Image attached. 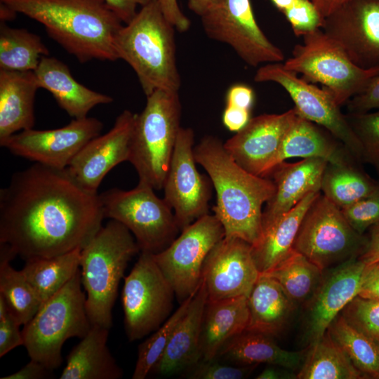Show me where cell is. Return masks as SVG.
I'll return each instance as SVG.
<instances>
[{"instance_id": "cell-1", "label": "cell", "mask_w": 379, "mask_h": 379, "mask_svg": "<svg viewBox=\"0 0 379 379\" xmlns=\"http://www.w3.org/2000/svg\"><path fill=\"white\" fill-rule=\"evenodd\" d=\"M105 218L100 194L67 171L34 163L0 190V244L25 260L84 248Z\"/></svg>"}, {"instance_id": "cell-2", "label": "cell", "mask_w": 379, "mask_h": 379, "mask_svg": "<svg viewBox=\"0 0 379 379\" xmlns=\"http://www.w3.org/2000/svg\"><path fill=\"white\" fill-rule=\"evenodd\" d=\"M41 23L81 63L116 61V36L123 22L105 0H0Z\"/></svg>"}, {"instance_id": "cell-3", "label": "cell", "mask_w": 379, "mask_h": 379, "mask_svg": "<svg viewBox=\"0 0 379 379\" xmlns=\"http://www.w3.org/2000/svg\"><path fill=\"white\" fill-rule=\"evenodd\" d=\"M194 155L215 190L213 211L224 227L225 237L255 244L262 234V206L274 192L273 181L239 166L213 135L204 136L194 147Z\"/></svg>"}, {"instance_id": "cell-4", "label": "cell", "mask_w": 379, "mask_h": 379, "mask_svg": "<svg viewBox=\"0 0 379 379\" xmlns=\"http://www.w3.org/2000/svg\"><path fill=\"white\" fill-rule=\"evenodd\" d=\"M175 30L153 0L140 7L116 36L118 58L133 69L146 97L157 90L180 88Z\"/></svg>"}, {"instance_id": "cell-5", "label": "cell", "mask_w": 379, "mask_h": 379, "mask_svg": "<svg viewBox=\"0 0 379 379\" xmlns=\"http://www.w3.org/2000/svg\"><path fill=\"white\" fill-rule=\"evenodd\" d=\"M140 251L131 232L110 220L81 249L80 270L86 309L92 325L110 328L121 279L131 258Z\"/></svg>"}, {"instance_id": "cell-6", "label": "cell", "mask_w": 379, "mask_h": 379, "mask_svg": "<svg viewBox=\"0 0 379 379\" xmlns=\"http://www.w3.org/2000/svg\"><path fill=\"white\" fill-rule=\"evenodd\" d=\"M182 106L178 91L157 90L147 96L135 123L128 161L139 182L154 190L164 187L180 128Z\"/></svg>"}, {"instance_id": "cell-7", "label": "cell", "mask_w": 379, "mask_h": 379, "mask_svg": "<svg viewBox=\"0 0 379 379\" xmlns=\"http://www.w3.org/2000/svg\"><path fill=\"white\" fill-rule=\"evenodd\" d=\"M80 268L55 294L41 304L22 331L31 359L53 371L62 363V348L71 338H83L92 324L81 290Z\"/></svg>"}, {"instance_id": "cell-8", "label": "cell", "mask_w": 379, "mask_h": 379, "mask_svg": "<svg viewBox=\"0 0 379 379\" xmlns=\"http://www.w3.org/2000/svg\"><path fill=\"white\" fill-rule=\"evenodd\" d=\"M295 45L284 67L309 83H319L340 107L364 91L379 75V68L365 69L355 65L343 48L321 29L302 36Z\"/></svg>"}, {"instance_id": "cell-9", "label": "cell", "mask_w": 379, "mask_h": 379, "mask_svg": "<svg viewBox=\"0 0 379 379\" xmlns=\"http://www.w3.org/2000/svg\"><path fill=\"white\" fill-rule=\"evenodd\" d=\"M149 185L139 182L131 190L113 188L100 194L105 218L123 224L141 252L157 254L180 232L173 209Z\"/></svg>"}, {"instance_id": "cell-10", "label": "cell", "mask_w": 379, "mask_h": 379, "mask_svg": "<svg viewBox=\"0 0 379 379\" xmlns=\"http://www.w3.org/2000/svg\"><path fill=\"white\" fill-rule=\"evenodd\" d=\"M366 243L340 208L320 194L307 211L293 248L324 271L357 257Z\"/></svg>"}, {"instance_id": "cell-11", "label": "cell", "mask_w": 379, "mask_h": 379, "mask_svg": "<svg viewBox=\"0 0 379 379\" xmlns=\"http://www.w3.org/2000/svg\"><path fill=\"white\" fill-rule=\"evenodd\" d=\"M200 18L207 36L230 46L248 66L284 60L282 50L258 25L251 0H211Z\"/></svg>"}, {"instance_id": "cell-12", "label": "cell", "mask_w": 379, "mask_h": 379, "mask_svg": "<svg viewBox=\"0 0 379 379\" xmlns=\"http://www.w3.org/2000/svg\"><path fill=\"white\" fill-rule=\"evenodd\" d=\"M175 296L152 254L141 252L124 278L121 293L129 341L142 339L159 328L171 315Z\"/></svg>"}, {"instance_id": "cell-13", "label": "cell", "mask_w": 379, "mask_h": 379, "mask_svg": "<svg viewBox=\"0 0 379 379\" xmlns=\"http://www.w3.org/2000/svg\"><path fill=\"white\" fill-rule=\"evenodd\" d=\"M225 235L222 223L208 213L182 230L164 251L152 254L180 304L198 290L204 260Z\"/></svg>"}, {"instance_id": "cell-14", "label": "cell", "mask_w": 379, "mask_h": 379, "mask_svg": "<svg viewBox=\"0 0 379 379\" xmlns=\"http://www.w3.org/2000/svg\"><path fill=\"white\" fill-rule=\"evenodd\" d=\"M255 82H274L282 86L295 104L298 114L331 133L357 161H363L361 145L332 95L323 87L309 83L286 69L281 62L260 66Z\"/></svg>"}, {"instance_id": "cell-15", "label": "cell", "mask_w": 379, "mask_h": 379, "mask_svg": "<svg viewBox=\"0 0 379 379\" xmlns=\"http://www.w3.org/2000/svg\"><path fill=\"white\" fill-rule=\"evenodd\" d=\"M194 132L180 127L164 182V199L173 209L178 226L183 230L208 214L211 180L196 167Z\"/></svg>"}, {"instance_id": "cell-16", "label": "cell", "mask_w": 379, "mask_h": 379, "mask_svg": "<svg viewBox=\"0 0 379 379\" xmlns=\"http://www.w3.org/2000/svg\"><path fill=\"white\" fill-rule=\"evenodd\" d=\"M102 127V123L93 117L74 119L55 129L20 131L0 142V145L35 163L65 169L88 142L100 135Z\"/></svg>"}, {"instance_id": "cell-17", "label": "cell", "mask_w": 379, "mask_h": 379, "mask_svg": "<svg viewBox=\"0 0 379 379\" xmlns=\"http://www.w3.org/2000/svg\"><path fill=\"white\" fill-rule=\"evenodd\" d=\"M321 29L355 65L379 68V0H350L324 18Z\"/></svg>"}, {"instance_id": "cell-18", "label": "cell", "mask_w": 379, "mask_h": 379, "mask_svg": "<svg viewBox=\"0 0 379 379\" xmlns=\"http://www.w3.org/2000/svg\"><path fill=\"white\" fill-rule=\"evenodd\" d=\"M260 274L251 245L239 238L225 237L211 250L202 267L207 300L248 297Z\"/></svg>"}, {"instance_id": "cell-19", "label": "cell", "mask_w": 379, "mask_h": 379, "mask_svg": "<svg viewBox=\"0 0 379 379\" xmlns=\"http://www.w3.org/2000/svg\"><path fill=\"white\" fill-rule=\"evenodd\" d=\"M298 113L293 107L281 114L251 117L224 147L234 161L249 173L267 177L274 168L283 139Z\"/></svg>"}, {"instance_id": "cell-20", "label": "cell", "mask_w": 379, "mask_h": 379, "mask_svg": "<svg viewBox=\"0 0 379 379\" xmlns=\"http://www.w3.org/2000/svg\"><path fill=\"white\" fill-rule=\"evenodd\" d=\"M137 115L128 109L124 110L108 132L91 140L73 158L66 168L81 186L97 192L110 170L128 161Z\"/></svg>"}, {"instance_id": "cell-21", "label": "cell", "mask_w": 379, "mask_h": 379, "mask_svg": "<svg viewBox=\"0 0 379 379\" xmlns=\"http://www.w3.org/2000/svg\"><path fill=\"white\" fill-rule=\"evenodd\" d=\"M364 267L365 264L354 257L324 274L306 302V337L310 346L322 338L333 320L359 295Z\"/></svg>"}, {"instance_id": "cell-22", "label": "cell", "mask_w": 379, "mask_h": 379, "mask_svg": "<svg viewBox=\"0 0 379 379\" xmlns=\"http://www.w3.org/2000/svg\"><path fill=\"white\" fill-rule=\"evenodd\" d=\"M328 164L323 159L312 157L295 163L283 161L272 169L267 176H272L275 190L262 211V232L308 194L321 192Z\"/></svg>"}, {"instance_id": "cell-23", "label": "cell", "mask_w": 379, "mask_h": 379, "mask_svg": "<svg viewBox=\"0 0 379 379\" xmlns=\"http://www.w3.org/2000/svg\"><path fill=\"white\" fill-rule=\"evenodd\" d=\"M207 300L206 288L201 280L162 357L152 371L171 376L187 371L202 359L201 335Z\"/></svg>"}, {"instance_id": "cell-24", "label": "cell", "mask_w": 379, "mask_h": 379, "mask_svg": "<svg viewBox=\"0 0 379 379\" xmlns=\"http://www.w3.org/2000/svg\"><path fill=\"white\" fill-rule=\"evenodd\" d=\"M34 73L40 88L48 91L58 105L74 119H84L95 106L111 103L113 98L79 83L60 60L42 56Z\"/></svg>"}, {"instance_id": "cell-25", "label": "cell", "mask_w": 379, "mask_h": 379, "mask_svg": "<svg viewBox=\"0 0 379 379\" xmlns=\"http://www.w3.org/2000/svg\"><path fill=\"white\" fill-rule=\"evenodd\" d=\"M39 88L34 71L0 69V142L33 128L34 103Z\"/></svg>"}, {"instance_id": "cell-26", "label": "cell", "mask_w": 379, "mask_h": 379, "mask_svg": "<svg viewBox=\"0 0 379 379\" xmlns=\"http://www.w3.org/2000/svg\"><path fill=\"white\" fill-rule=\"evenodd\" d=\"M294 157L321 158L335 164L354 163L356 160L326 129L298 114L283 139L274 167Z\"/></svg>"}, {"instance_id": "cell-27", "label": "cell", "mask_w": 379, "mask_h": 379, "mask_svg": "<svg viewBox=\"0 0 379 379\" xmlns=\"http://www.w3.org/2000/svg\"><path fill=\"white\" fill-rule=\"evenodd\" d=\"M248 322V297L207 300L201 335L202 360L217 359L222 347L244 332Z\"/></svg>"}, {"instance_id": "cell-28", "label": "cell", "mask_w": 379, "mask_h": 379, "mask_svg": "<svg viewBox=\"0 0 379 379\" xmlns=\"http://www.w3.org/2000/svg\"><path fill=\"white\" fill-rule=\"evenodd\" d=\"M109 328L92 325L67 357L60 379H119L123 371L107 345Z\"/></svg>"}, {"instance_id": "cell-29", "label": "cell", "mask_w": 379, "mask_h": 379, "mask_svg": "<svg viewBox=\"0 0 379 379\" xmlns=\"http://www.w3.org/2000/svg\"><path fill=\"white\" fill-rule=\"evenodd\" d=\"M248 305L249 322L246 331L270 336L284 329L296 308L279 284L261 273L248 297Z\"/></svg>"}, {"instance_id": "cell-30", "label": "cell", "mask_w": 379, "mask_h": 379, "mask_svg": "<svg viewBox=\"0 0 379 379\" xmlns=\"http://www.w3.org/2000/svg\"><path fill=\"white\" fill-rule=\"evenodd\" d=\"M320 192L305 196L298 204L263 231L260 240L251 246V253L260 273L272 270L293 251V244L302 220Z\"/></svg>"}, {"instance_id": "cell-31", "label": "cell", "mask_w": 379, "mask_h": 379, "mask_svg": "<svg viewBox=\"0 0 379 379\" xmlns=\"http://www.w3.org/2000/svg\"><path fill=\"white\" fill-rule=\"evenodd\" d=\"M306 355L305 350L282 349L270 335L245 331L230 340L218 357L244 365L263 363L295 371L301 368Z\"/></svg>"}, {"instance_id": "cell-32", "label": "cell", "mask_w": 379, "mask_h": 379, "mask_svg": "<svg viewBox=\"0 0 379 379\" xmlns=\"http://www.w3.org/2000/svg\"><path fill=\"white\" fill-rule=\"evenodd\" d=\"M81 248L51 258L26 260L22 271L41 304L59 291L80 267Z\"/></svg>"}, {"instance_id": "cell-33", "label": "cell", "mask_w": 379, "mask_h": 379, "mask_svg": "<svg viewBox=\"0 0 379 379\" xmlns=\"http://www.w3.org/2000/svg\"><path fill=\"white\" fill-rule=\"evenodd\" d=\"M15 255L8 245L0 244V296L19 324L25 326L36 314L41 302L22 270L11 266L10 261Z\"/></svg>"}, {"instance_id": "cell-34", "label": "cell", "mask_w": 379, "mask_h": 379, "mask_svg": "<svg viewBox=\"0 0 379 379\" xmlns=\"http://www.w3.org/2000/svg\"><path fill=\"white\" fill-rule=\"evenodd\" d=\"M296 375L298 379H361L365 376L354 366L328 332L310 346Z\"/></svg>"}, {"instance_id": "cell-35", "label": "cell", "mask_w": 379, "mask_h": 379, "mask_svg": "<svg viewBox=\"0 0 379 379\" xmlns=\"http://www.w3.org/2000/svg\"><path fill=\"white\" fill-rule=\"evenodd\" d=\"M378 189L379 182L354 163H328L321 186L324 195L340 209L371 195Z\"/></svg>"}, {"instance_id": "cell-36", "label": "cell", "mask_w": 379, "mask_h": 379, "mask_svg": "<svg viewBox=\"0 0 379 379\" xmlns=\"http://www.w3.org/2000/svg\"><path fill=\"white\" fill-rule=\"evenodd\" d=\"M48 55L39 35L0 22V69L34 71L41 57Z\"/></svg>"}, {"instance_id": "cell-37", "label": "cell", "mask_w": 379, "mask_h": 379, "mask_svg": "<svg viewBox=\"0 0 379 379\" xmlns=\"http://www.w3.org/2000/svg\"><path fill=\"white\" fill-rule=\"evenodd\" d=\"M261 274L276 280L295 304L306 303L324 276L322 270L294 249L276 267Z\"/></svg>"}, {"instance_id": "cell-38", "label": "cell", "mask_w": 379, "mask_h": 379, "mask_svg": "<svg viewBox=\"0 0 379 379\" xmlns=\"http://www.w3.org/2000/svg\"><path fill=\"white\" fill-rule=\"evenodd\" d=\"M327 331L365 378H379V348L373 339L351 325L340 313Z\"/></svg>"}, {"instance_id": "cell-39", "label": "cell", "mask_w": 379, "mask_h": 379, "mask_svg": "<svg viewBox=\"0 0 379 379\" xmlns=\"http://www.w3.org/2000/svg\"><path fill=\"white\" fill-rule=\"evenodd\" d=\"M194 295L180 304L179 307L167 320L138 346L137 361L132 375L133 379H145L158 363Z\"/></svg>"}, {"instance_id": "cell-40", "label": "cell", "mask_w": 379, "mask_h": 379, "mask_svg": "<svg viewBox=\"0 0 379 379\" xmlns=\"http://www.w3.org/2000/svg\"><path fill=\"white\" fill-rule=\"evenodd\" d=\"M345 117L361 145L363 161L379 172V110L348 113Z\"/></svg>"}, {"instance_id": "cell-41", "label": "cell", "mask_w": 379, "mask_h": 379, "mask_svg": "<svg viewBox=\"0 0 379 379\" xmlns=\"http://www.w3.org/2000/svg\"><path fill=\"white\" fill-rule=\"evenodd\" d=\"M340 314L354 327L373 340H379V300L356 296Z\"/></svg>"}, {"instance_id": "cell-42", "label": "cell", "mask_w": 379, "mask_h": 379, "mask_svg": "<svg viewBox=\"0 0 379 379\" xmlns=\"http://www.w3.org/2000/svg\"><path fill=\"white\" fill-rule=\"evenodd\" d=\"M282 13L298 37H302L322 27L324 18L311 0H294Z\"/></svg>"}, {"instance_id": "cell-43", "label": "cell", "mask_w": 379, "mask_h": 379, "mask_svg": "<svg viewBox=\"0 0 379 379\" xmlns=\"http://www.w3.org/2000/svg\"><path fill=\"white\" fill-rule=\"evenodd\" d=\"M340 210L350 225L357 233L363 234L368 228L379 225V189Z\"/></svg>"}, {"instance_id": "cell-44", "label": "cell", "mask_w": 379, "mask_h": 379, "mask_svg": "<svg viewBox=\"0 0 379 379\" xmlns=\"http://www.w3.org/2000/svg\"><path fill=\"white\" fill-rule=\"evenodd\" d=\"M256 365L232 366L212 360H201L186 371L190 379H241L246 378Z\"/></svg>"}, {"instance_id": "cell-45", "label": "cell", "mask_w": 379, "mask_h": 379, "mask_svg": "<svg viewBox=\"0 0 379 379\" xmlns=\"http://www.w3.org/2000/svg\"><path fill=\"white\" fill-rule=\"evenodd\" d=\"M20 325L7 308L0 296V357L12 350L24 345Z\"/></svg>"}, {"instance_id": "cell-46", "label": "cell", "mask_w": 379, "mask_h": 379, "mask_svg": "<svg viewBox=\"0 0 379 379\" xmlns=\"http://www.w3.org/2000/svg\"><path fill=\"white\" fill-rule=\"evenodd\" d=\"M349 113H364L379 110V75L375 77L366 88L346 103Z\"/></svg>"}, {"instance_id": "cell-47", "label": "cell", "mask_w": 379, "mask_h": 379, "mask_svg": "<svg viewBox=\"0 0 379 379\" xmlns=\"http://www.w3.org/2000/svg\"><path fill=\"white\" fill-rule=\"evenodd\" d=\"M255 100V93L251 87L244 84L231 86L226 93V105L251 111Z\"/></svg>"}, {"instance_id": "cell-48", "label": "cell", "mask_w": 379, "mask_h": 379, "mask_svg": "<svg viewBox=\"0 0 379 379\" xmlns=\"http://www.w3.org/2000/svg\"><path fill=\"white\" fill-rule=\"evenodd\" d=\"M358 295L379 300V261L365 265Z\"/></svg>"}, {"instance_id": "cell-49", "label": "cell", "mask_w": 379, "mask_h": 379, "mask_svg": "<svg viewBox=\"0 0 379 379\" xmlns=\"http://www.w3.org/2000/svg\"><path fill=\"white\" fill-rule=\"evenodd\" d=\"M166 18L180 32L189 30L190 20L181 11L178 0H157Z\"/></svg>"}, {"instance_id": "cell-50", "label": "cell", "mask_w": 379, "mask_h": 379, "mask_svg": "<svg viewBox=\"0 0 379 379\" xmlns=\"http://www.w3.org/2000/svg\"><path fill=\"white\" fill-rule=\"evenodd\" d=\"M124 25L128 23L142 7L153 0H105Z\"/></svg>"}, {"instance_id": "cell-51", "label": "cell", "mask_w": 379, "mask_h": 379, "mask_svg": "<svg viewBox=\"0 0 379 379\" xmlns=\"http://www.w3.org/2000/svg\"><path fill=\"white\" fill-rule=\"evenodd\" d=\"M251 111L226 105L222 116L224 126L230 131L238 132L251 119Z\"/></svg>"}, {"instance_id": "cell-52", "label": "cell", "mask_w": 379, "mask_h": 379, "mask_svg": "<svg viewBox=\"0 0 379 379\" xmlns=\"http://www.w3.org/2000/svg\"><path fill=\"white\" fill-rule=\"evenodd\" d=\"M52 371L41 363L31 359L19 371L1 377V379H44L52 378Z\"/></svg>"}, {"instance_id": "cell-53", "label": "cell", "mask_w": 379, "mask_h": 379, "mask_svg": "<svg viewBox=\"0 0 379 379\" xmlns=\"http://www.w3.org/2000/svg\"><path fill=\"white\" fill-rule=\"evenodd\" d=\"M359 259L365 265L379 261V225L371 227L370 237Z\"/></svg>"}, {"instance_id": "cell-54", "label": "cell", "mask_w": 379, "mask_h": 379, "mask_svg": "<svg viewBox=\"0 0 379 379\" xmlns=\"http://www.w3.org/2000/svg\"><path fill=\"white\" fill-rule=\"evenodd\" d=\"M324 18L350 0H311Z\"/></svg>"}, {"instance_id": "cell-55", "label": "cell", "mask_w": 379, "mask_h": 379, "mask_svg": "<svg viewBox=\"0 0 379 379\" xmlns=\"http://www.w3.org/2000/svg\"><path fill=\"white\" fill-rule=\"evenodd\" d=\"M258 379H290L297 378L296 375L286 371L283 368L282 370L275 367H268L263 370L257 377Z\"/></svg>"}, {"instance_id": "cell-56", "label": "cell", "mask_w": 379, "mask_h": 379, "mask_svg": "<svg viewBox=\"0 0 379 379\" xmlns=\"http://www.w3.org/2000/svg\"><path fill=\"white\" fill-rule=\"evenodd\" d=\"M211 0H187L189 9L199 17L205 11Z\"/></svg>"}, {"instance_id": "cell-57", "label": "cell", "mask_w": 379, "mask_h": 379, "mask_svg": "<svg viewBox=\"0 0 379 379\" xmlns=\"http://www.w3.org/2000/svg\"><path fill=\"white\" fill-rule=\"evenodd\" d=\"M17 13L7 5L0 2V20L6 22L13 20Z\"/></svg>"}, {"instance_id": "cell-58", "label": "cell", "mask_w": 379, "mask_h": 379, "mask_svg": "<svg viewBox=\"0 0 379 379\" xmlns=\"http://www.w3.org/2000/svg\"><path fill=\"white\" fill-rule=\"evenodd\" d=\"M276 8L283 13L293 3L294 0H269Z\"/></svg>"}, {"instance_id": "cell-59", "label": "cell", "mask_w": 379, "mask_h": 379, "mask_svg": "<svg viewBox=\"0 0 379 379\" xmlns=\"http://www.w3.org/2000/svg\"><path fill=\"white\" fill-rule=\"evenodd\" d=\"M375 343H376L377 346L379 348V340H374Z\"/></svg>"}]
</instances>
